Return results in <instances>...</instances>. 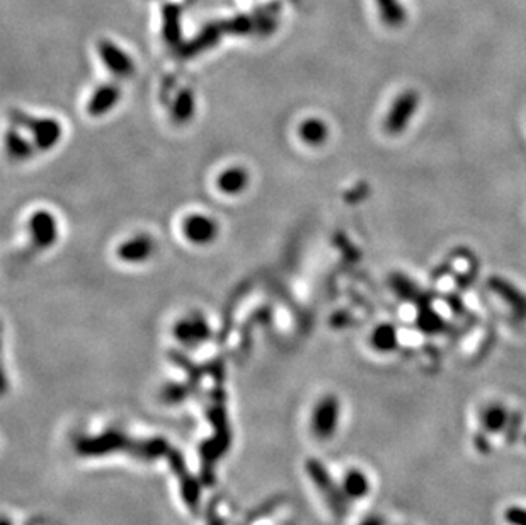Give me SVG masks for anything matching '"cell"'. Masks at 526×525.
Returning a JSON list of instances; mask_svg holds the SVG:
<instances>
[{
  "instance_id": "cell-1",
  "label": "cell",
  "mask_w": 526,
  "mask_h": 525,
  "mask_svg": "<svg viewBox=\"0 0 526 525\" xmlns=\"http://www.w3.org/2000/svg\"><path fill=\"white\" fill-rule=\"evenodd\" d=\"M11 120L17 127H23L31 132L34 147L41 152L57 147L62 139L63 130L58 120L53 118H38V116L26 115L21 110H11Z\"/></svg>"
},
{
  "instance_id": "cell-2",
  "label": "cell",
  "mask_w": 526,
  "mask_h": 525,
  "mask_svg": "<svg viewBox=\"0 0 526 525\" xmlns=\"http://www.w3.org/2000/svg\"><path fill=\"white\" fill-rule=\"evenodd\" d=\"M305 469H307V474L312 479V483L317 486V489L324 497L332 514L338 519H343L348 514V497L344 494L343 488H339L334 483V479H332V476L327 472L321 460L308 459L307 464H305Z\"/></svg>"
},
{
  "instance_id": "cell-3",
  "label": "cell",
  "mask_w": 526,
  "mask_h": 525,
  "mask_svg": "<svg viewBox=\"0 0 526 525\" xmlns=\"http://www.w3.org/2000/svg\"><path fill=\"white\" fill-rule=\"evenodd\" d=\"M421 97L417 94V90L407 89L402 90L399 96L395 97V101L392 102L389 115L385 118V132L389 135H400L407 130L409 123L412 122V118L417 113V107H419Z\"/></svg>"
},
{
  "instance_id": "cell-4",
  "label": "cell",
  "mask_w": 526,
  "mask_h": 525,
  "mask_svg": "<svg viewBox=\"0 0 526 525\" xmlns=\"http://www.w3.org/2000/svg\"><path fill=\"white\" fill-rule=\"evenodd\" d=\"M132 440L124 437L123 433L114 432H104L97 437H84L79 438L75 443V450L79 455L84 457H101V455L114 454L119 450L130 452Z\"/></svg>"
},
{
  "instance_id": "cell-5",
  "label": "cell",
  "mask_w": 526,
  "mask_h": 525,
  "mask_svg": "<svg viewBox=\"0 0 526 525\" xmlns=\"http://www.w3.org/2000/svg\"><path fill=\"white\" fill-rule=\"evenodd\" d=\"M210 418L215 425V435L211 437L210 442L203 443L201 447V457H203V466L211 467V464L217 460L223 452H227L230 447V432H228V423L225 410H223L222 404H217L213 410L210 411Z\"/></svg>"
},
{
  "instance_id": "cell-6",
  "label": "cell",
  "mask_w": 526,
  "mask_h": 525,
  "mask_svg": "<svg viewBox=\"0 0 526 525\" xmlns=\"http://www.w3.org/2000/svg\"><path fill=\"white\" fill-rule=\"evenodd\" d=\"M340 406L336 396H324L312 411V433L318 440H331L339 425Z\"/></svg>"
},
{
  "instance_id": "cell-7",
  "label": "cell",
  "mask_w": 526,
  "mask_h": 525,
  "mask_svg": "<svg viewBox=\"0 0 526 525\" xmlns=\"http://www.w3.org/2000/svg\"><path fill=\"white\" fill-rule=\"evenodd\" d=\"M97 51L102 63H104L107 70L113 75L127 79V77H132L135 74V63H133L130 55L119 48L116 43L111 40H101L97 43Z\"/></svg>"
},
{
  "instance_id": "cell-8",
  "label": "cell",
  "mask_w": 526,
  "mask_h": 525,
  "mask_svg": "<svg viewBox=\"0 0 526 525\" xmlns=\"http://www.w3.org/2000/svg\"><path fill=\"white\" fill-rule=\"evenodd\" d=\"M31 240L36 249H48L58 240V223L48 210H38L29 218Z\"/></svg>"
},
{
  "instance_id": "cell-9",
  "label": "cell",
  "mask_w": 526,
  "mask_h": 525,
  "mask_svg": "<svg viewBox=\"0 0 526 525\" xmlns=\"http://www.w3.org/2000/svg\"><path fill=\"white\" fill-rule=\"evenodd\" d=\"M183 232L184 238H186L189 243L203 246V244H210L217 239L218 223L211 217H208V215L193 213L184 218Z\"/></svg>"
},
{
  "instance_id": "cell-10",
  "label": "cell",
  "mask_w": 526,
  "mask_h": 525,
  "mask_svg": "<svg viewBox=\"0 0 526 525\" xmlns=\"http://www.w3.org/2000/svg\"><path fill=\"white\" fill-rule=\"evenodd\" d=\"M225 34V29H223V23L222 21H217V23H210L206 24L205 28L201 29L200 33L193 38L191 41L183 43V45L178 48V53L181 58H193L196 55L203 53V51L213 48L217 43L222 40V36Z\"/></svg>"
},
{
  "instance_id": "cell-11",
  "label": "cell",
  "mask_w": 526,
  "mask_h": 525,
  "mask_svg": "<svg viewBox=\"0 0 526 525\" xmlns=\"http://www.w3.org/2000/svg\"><path fill=\"white\" fill-rule=\"evenodd\" d=\"M174 336L184 346H198L211 336V329L201 314H195L174 326Z\"/></svg>"
},
{
  "instance_id": "cell-12",
  "label": "cell",
  "mask_w": 526,
  "mask_h": 525,
  "mask_svg": "<svg viewBox=\"0 0 526 525\" xmlns=\"http://www.w3.org/2000/svg\"><path fill=\"white\" fill-rule=\"evenodd\" d=\"M155 243L150 235L140 234L119 244L116 255L124 262H144L154 255Z\"/></svg>"
},
{
  "instance_id": "cell-13",
  "label": "cell",
  "mask_w": 526,
  "mask_h": 525,
  "mask_svg": "<svg viewBox=\"0 0 526 525\" xmlns=\"http://www.w3.org/2000/svg\"><path fill=\"white\" fill-rule=\"evenodd\" d=\"M181 17H183V9L178 4H166L162 7V38L167 45L176 50L183 45Z\"/></svg>"
},
{
  "instance_id": "cell-14",
  "label": "cell",
  "mask_w": 526,
  "mask_h": 525,
  "mask_svg": "<svg viewBox=\"0 0 526 525\" xmlns=\"http://www.w3.org/2000/svg\"><path fill=\"white\" fill-rule=\"evenodd\" d=\"M119 97H122V90H119L118 85L113 84L101 85V88L96 89V92L92 94V97L89 99L87 113L92 116V118H101V116L107 115L116 105H118Z\"/></svg>"
},
{
  "instance_id": "cell-15",
  "label": "cell",
  "mask_w": 526,
  "mask_h": 525,
  "mask_svg": "<svg viewBox=\"0 0 526 525\" xmlns=\"http://www.w3.org/2000/svg\"><path fill=\"white\" fill-rule=\"evenodd\" d=\"M171 464L181 479V492H183L184 502L188 503L189 509L195 510L198 500H200V486H198L195 477L186 471V464H184L183 455L179 452L171 450Z\"/></svg>"
},
{
  "instance_id": "cell-16",
  "label": "cell",
  "mask_w": 526,
  "mask_h": 525,
  "mask_svg": "<svg viewBox=\"0 0 526 525\" xmlns=\"http://www.w3.org/2000/svg\"><path fill=\"white\" fill-rule=\"evenodd\" d=\"M510 411L501 403H490L487 404L481 415V423L485 433L489 435H495L506 430L508 421H510Z\"/></svg>"
},
{
  "instance_id": "cell-17",
  "label": "cell",
  "mask_w": 526,
  "mask_h": 525,
  "mask_svg": "<svg viewBox=\"0 0 526 525\" xmlns=\"http://www.w3.org/2000/svg\"><path fill=\"white\" fill-rule=\"evenodd\" d=\"M217 184L225 195H240L249 186V173L244 167H228L218 176Z\"/></svg>"
},
{
  "instance_id": "cell-18",
  "label": "cell",
  "mask_w": 526,
  "mask_h": 525,
  "mask_svg": "<svg viewBox=\"0 0 526 525\" xmlns=\"http://www.w3.org/2000/svg\"><path fill=\"white\" fill-rule=\"evenodd\" d=\"M299 135L301 142L310 147H321L329 139V127L321 118H307L301 122Z\"/></svg>"
},
{
  "instance_id": "cell-19",
  "label": "cell",
  "mask_w": 526,
  "mask_h": 525,
  "mask_svg": "<svg viewBox=\"0 0 526 525\" xmlns=\"http://www.w3.org/2000/svg\"><path fill=\"white\" fill-rule=\"evenodd\" d=\"M343 492L348 500H361L370 493V479L361 469H349L343 477Z\"/></svg>"
},
{
  "instance_id": "cell-20",
  "label": "cell",
  "mask_w": 526,
  "mask_h": 525,
  "mask_svg": "<svg viewBox=\"0 0 526 525\" xmlns=\"http://www.w3.org/2000/svg\"><path fill=\"white\" fill-rule=\"evenodd\" d=\"M279 11H281V4L279 2H271L254 11L252 16L256 19V34H259V36L273 34L276 31V26H278Z\"/></svg>"
},
{
  "instance_id": "cell-21",
  "label": "cell",
  "mask_w": 526,
  "mask_h": 525,
  "mask_svg": "<svg viewBox=\"0 0 526 525\" xmlns=\"http://www.w3.org/2000/svg\"><path fill=\"white\" fill-rule=\"evenodd\" d=\"M196 111V99H195V92L191 89H183L179 90L178 96L174 99V105H172V120L176 123L184 124L188 123L189 120H193Z\"/></svg>"
},
{
  "instance_id": "cell-22",
  "label": "cell",
  "mask_w": 526,
  "mask_h": 525,
  "mask_svg": "<svg viewBox=\"0 0 526 525\" xmlns=\"http://www.w3.org/2000/svg\"><path fill=\"white\" fill-rule=\"evenodd\" d=\"M169 445L162 438H152V440H141V442H132L130 454L136 455V457L145 460H154L161 457L163 454H169Z\"/></svg>"
},
{
  "instance_id": "cell-23",
  "label": "cell",
  "mask_w": 526,
  "mask_h": 525,
  "mask_svg": "<svg viewBox=\"0 0 526 525\" xmlns=\"http://www.w3.org/2000/svg\"><path fill=\"white\" fill-rule=\"evenodd\" d=\"M380 19L390 28H399L405 23V9L400 0H377Z\"/></svg>"
},
{
  "instance_id": "cell-24",
  "label": "cell",
  "mask_w": 526,
  "mask_h": 525,
  "mask_svg": "<svg viewBox=\"0 0 526 525\" xmlns=\"http://www.w3.org/2000/svg\"><path fill=\"white\" fill-rule=\"evenodd\" d=\"M399 345L397 329L392 324H380L372 333V346L377 351L390 353Z\"/></svg>"
},
{
  "instance_id": "cell-25",
  "label": "cell",
  "mask_w": 526,
  "mask_h": 525,
  "mask_svg": "<svg viewBox=\"0 0 526 525\" xmlns=\"http://www.w3.org/2000/svg\"><path fill=\"white\" fill-rule=\"evenodd\" d=\"M225 34H234V36H249L256 34V19L252 14H239L232 19L222 21Z\"/></svg>"
},
{
  "instance_id": "cell-26",
  "label": "cell",
  "mask_w": 526,
  "mask_h": 525,
  "mask_svg": "<svg viewBox=\"0 0 526 525\" xmlns=\"http://www.w3.org/2000/svg\"><path fill=\"white\" fill-rule=\"evenodd\" d=\"M6 144L7 152L11 154V157L17 159V161H24V159H29L33 156V145L14 130L7 132Z\"/></svg>"
},
{
  "instance_id": "cell-27",
  "label": "cell",
  "mask_w": 526,
  "mask_h": 525,
  "mask_svg": "<svg viewBox=\"0 0 526 525\" xmlns=\"http://www.w3.org/2000/svg\"><path fill=\"white\" fill-rule=\"evenodd\" d=\"M188 396V387L183 384H167L162 391V399L169 404L181 403Z\"/></svg>"
},
{
  "instance_id": "cell-28",
  "label": "cell",
  "mask_w": 526,
  "mask_h": 525,
  "mask_svg": "<svg viewBox=\"0 0 526 525\" xmlns=\"http://www.w3.org/2000/svg\"><path fill=\"white\" fill-rule=\"evenodd\" d=\"M504 522L508 525H526V507L511 505L504 510Z\"/></svg>"
},
{
  "instance_id": "cell-29",
  "label": "cell",
  "mask_w": 526,
  "mask_h": 525,
  "mask_svg": "<svg viewBox=\"0 0 526 525\" xmlns=\"http://www.w3.org/2000/svg\"><path fill=\"white\" fill-rule=\"evenodd\" d=\"M521 421H523V416H521V413H512V415L510 416L508 427H506V430H504V433H506L508 443H515L516 440H518L520 430H521Z\"/></svg>"
},
{
  "instance_id": "cell-30",
  "label": "cell",
  "mask_w": 526,
  "mask_h": 525,
  "mask_svg": "<svg viewBox=\"0 0 526 525\" xmlns=\"http://www.w3.org/2000/svg\"><path fill=\"white\" fill-rule=\"evenodd\" d=\"M473 445H476L477 452H481V454H489L490 452V442L489 438H485V435H476L473 437Z\"/></svg>"
},
{
  "instance_id": "cell-31",
  "label": "cell",
  "mask_w": 526,
  "mask_h": 525,
  "mask_svg": "<svg viewBox=\"0 0 526 525\" xmlns=\"http://www.w3.org/2000/svg\"><path fill=\"white\" fill-rule=\"evenodd\" d=\"M358 525H385V522H383L382 517H366L363 522H360Z\"/></svg>"
},
{
  "instance_id": "cell-32",
  "label": "cell",
  "mask_w": 526,
  "mask_h": 525,
  "mask_svg": "<svg viewBox=\"0 0 526 525\" xmlns=\"http://www.w3.org/2000/svg\"><path fill=\"white\" fill-rule=\"evenodd\" d=\"M2 525H11V522H9V520H7V519H4V522H2Z\"/></svg>"
},
{
  "instance_id": "cell-33",
  "label": "cell",
  "mask_w": 526,
  "mask_h": 525,
  "mask_svg": "<svg viewBox=\"0 0 526 525\" xmlns=\"http://www.w3.org/2000/svg\"><path fill=\"white\" fill-rule=\"evenodd\" d=\"M523 440H525V443H526V433H525V437H523Z\"/></svg>"
},
{
  "instance_id": "cell-34",
  "label": "cell",
  "mask_w": 526,
  "mask_h": 525,
  "mask_svg": "<svg viewBox=\"0 0 526 525\" xmlns=\"http://www.w3.org/2000/svg\"><path fill=\"white\" fill-rule=\"evenodd\" d=\"M293 2H299V0H293Z\"/></svg>"
}]
</instances>
